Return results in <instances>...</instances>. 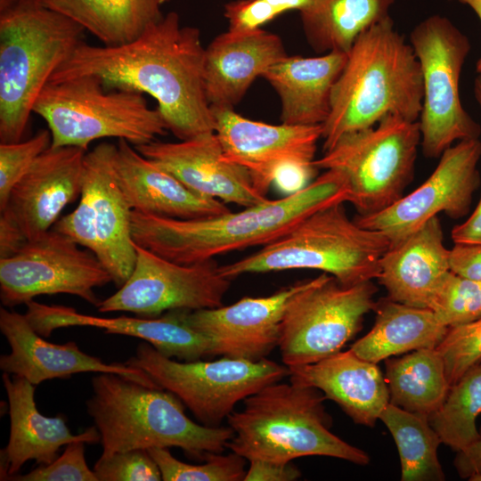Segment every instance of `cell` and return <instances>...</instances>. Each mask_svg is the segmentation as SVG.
I'll list each match as a JSON object with an SVG mask.
<instances>
[{
	"instance_id": "681fc988",
	"label": "cell",
	"mask_w": 481,
	"mask_h": 481,
	"mask_svg": "<svg viewBox=\"0 0 481 481\" xmlns=\"http://www.w3.org/2000/svg\"><path fill=\"white\" fill-rule=\"evenodd\" d=\"M475 481H481V477H477Z\"/></svg>"
},
{
	"instance_id": "4fadbf2b",
	"label": "cell",
	"mask_w": 481,
	"mask_h": 481,
	"mask_svg": "<svg viewBox=\"0 0 481 481\" xmlns=\"http://www.w3.org/2000/svg\"><path fill=\"white\" fill-rule=\"evenodd\" d=\"M115 151L116 144L104 142L86 153L79 202L53 228L92 251L119 288L133 272L136 250L133 209L118 179Z\"/></svg>"
},
{
	"instance_id": "d4e9b609",
	"label": "cell",
	"mask_w": 481,
	"mask_h": 481,
	"mask_svg": "<svg viewBox=\"0 0 481 481\" xmlns=\"http://www.w3.org/2000/svg\"><path fill=\"white\" fill-rule=\"evenodd\" d=\"M288 55L276 34L227 30L205 48V91L210 107L234 108L252 83Z\"/></svg>"
},
{
	"instance_id": "83f0119b",
	"label": "cell",
	"mask_w": 481,
	"mask_h": 481,
	"mask_svg": "<svg viewBox=\"0 0 481 481\" xmlns=\"http://www.w3.org/2000/svg\"><path fill=\"white\" fill-rule=\"evenodd\" d=\"M347 53L331 51L318 56L287 55L263 77L277 93L281 121L289 125H322L330 112L334 85Z\"/></svg>"
},
{
	"instance_id": "9c48e42d",
	"label": "cell",
	"mask_w": 481,
	"mask_h": 481,
	"mask_svg": "<svg viewBox=\"0 0 481 481\" xmlns=\"http://www.w3.org/2000/svg\"><path fill=\"white\" fill-rule=\"evenodd\" d=\"M420 140L418 121L388 115L373 126L343 135L314 165L343 172L349 202L359 216H369L404 196L413 179Z\"/></svg>"
},
{
	"instance_id": "7bdbcfd3",
	"label": "cell",
	"mask_w": 481,
	"mask_h": 481,
	"mask_svg": "<svg viewBox=\"0 0 481 481\" xmlns=\"http://www.w3.org/2000/svg\"><path fill=\"white\" fill-rule=\"evenodd\" d=\"M452 272L481 281V245L454 244L450 249Z\"/></svg>"
},
{
	"instance_id": "d590c367",
	"label": "cell",
	"mask_w": 481,
	"mask_h": 481,
	"mask_svg": "<svg viewBox=\"0 0 481 481\" xmlns=\"http://www.w3.org/2000/svg\"><path fill=\"white\" fill-rule=\"evenodd\" d=\"M447 328L472 322L481 317V281L449 271L429 306Z\"/></svg>"
},
{
	"instance_id": "6da1fadb",
	"label": "cell",
	"mask_w": 481,
	"mask_h": 481,
	"mask_svg": "<svg viewBox=\"0 0 481 481\" xmlns=\"http://www.w3.org/2000/svg\"><path fill=\"white\" fill-rule=\"evenodd\" d=\"M82 76L98 77L107 90L154 98L167 128L187 140L215 132L205 91V47L197 28L182 26L170 12L135 40L96 46L81 42L49 83Z\"/></svg>"
},
{
	"instance_id": "ffe728a7",
	"label": "cell",
	"mask_w": 481,
	"mask_h": 481,
	"mask_svg": "<svg viewBox=\"0 0 481 481\" xmlns=\"http://www.w3.org/2000/svg\"><path fill=\"white\" fill-rule=\"evenodd\" d=\"M135 147L202 196L244 208L268 200L247 169L224 158L215 132L175 143L154 140Z\"/></svg>"
},
{
	"instance_id": "603a6c76",
	"label": "cell",
	"mask_w": 481,
	"mask_h": 481,
	"mask_svg": "<svg viewBox=\"0 0 481 481\" xmlns=\"http://www.w3.org/2000/svg\"><path fill=\"white\" fill-rule=\"evenodd\" d=\"M2 379L9 403L10 436L1 450V480L17 474L29 460L39 465L53 462L60 448L71 442H101L95 426L73 435L62 414L43 415L35 402L36 386L26 379L4 372Z\"/></svg>"
},
{
	"instance_id": "5bb4252c",
	"label": "cell",
	"mask_w": 481,
	"mask_h": 481,
	"mask_svg": "<svg viewBox=\"0 0 481 481\" xmlns=\"http://www.w3.org/2000/svg\"><path fill=\"white\" fill-rule=\"evenodd\" d=\"M112 281L98 257L52 228L14 255L0 258L3 306L27 304L40 295L69 294L97 306L94 289Z\"/></svg>"
},
{
	"instance_id": "bcb514c9",
	"label": "cell",
	"mask_w": 481,
	"mask_h": 481,
	"mask_svg": "<svg viewBox=\"0 0 481 481\" xmlns=\"http://www.w3.org/2000/svg\"><path fill=\"white\" fill-rule=\"evenodd\" d=\"M451 237L454 244L481 245V197L468 219L452 228Z\"/></svg>"
},
{
	"instance_id": "4dcf8cb0",
	"label": "cell",
	"mask_w": 481,
	"mask_h": 481,
	"mask_svg": "<svg viewBox=\"0 0 481 481\" xmlns=\"http://www.w3.org/2000/svg\"><path fill=\"white\" fill-rule=\"evenodd\" d=\"M96 37L104 45H119L136 39L164 15L169 0H41Z\"/></svg>"
},
{
	"instance_id": "e575fe53",
	"label": "cell",
	"mask_w": 481,
	"mask_h": 481,
	"mask_svg": "<svg viewBox=\"0 0 481 481\" xmlns=\"http://www.w3.org/2000/svg\"><path fill=\"white\" fill-rule=\"evenodd\" d=\"M158 465L164 481H241L244 480L245 458L232 452H207L205 463L191 464L175 458L169 448L147 450Z\"/></svg>"
},
{
	"instance_id": "cb8c5ba5",
	"label": "cell",
	"mask_w": 481,
	"mask_h": 481,
	"mask_svg": "<svg viewBox=\"0 0 481 481\" xmlns=\"http://www.w3.org/2000/svg\"><path fill=\"white\" fill-rule=\"evenodd\" d=\"M114 166L133 210L176 219L208 217L230 211L224 202L189 189L126 140L116 143Z\"/></svg>"
},
{
	"instance_id": "7a4b0ae2",
	"label": "cell",
	"mask_w": 481,
	"mask_h": 481,
	"mask_svg": "<svg viewBox=\"0 0 481 481\" xmlns=\"http://www.w3.org/2000/svg\"><path fill=\"white\" fill-rule=\"evenodd\" d=\"M343 172L327 169L302 190L239 212L176 219L132 211L134 241L170 261L190 265L249 247L269 244L314 212L349 202Z\"/></svg>"
},
{
	"instance_id": "d6986e66",
	"label": "cell",
	"mask_w": 481,
	"mask_h": 481,
	"mask_svg": "<svg viewBox=\"0 0 481 481\" xmlns=\"http://www.w3.org/2000/svg\"><path fill=\"white\" fill-rule=\"evenodd\" d=\"M304 283L266 297H245L230 306L177 312L187 325L213 342L214 356L259 361L278 346L285 309Z\"/></svg>"
},
{
	"instance_id": "277c9868",
	"label": "cell",
	"mask_w": 481,
	"mask_h": 481,
	"mask_svg": "<svg viewBox=\"0 0 481 481\" xmlns=\"http://www.w3.org/2000/svg\"><path fill=\"white\" fill-rule=\"evenodd\" d=\"M92 387L86 410L101 435V458L136 449L178 447L203 460L207 452H222L233 436L229 426L192 420L184 404L167 390L114 373L94 376Z\"/></svg>"
},
{
	"instance_id": "f35d334b",
	"label": "cell",
	"mask_w": 481,
	"mask_h": 481,
	"mask_svg": "<svg viewBox=\"0 0 481 481\" xmlns=\"http://www.w3.org/2000/svg\"><path fill=\"white\" fill-rule=\"evenodd\" d=\"M98 481H159V469L147 450L136 449L99 458L94 466Z\"/></svg>"
},
{
	"instance_id": "4316f807",
	"label": "cell",
	"mask_w": 481,
	"mask_h": 481,
	"mask_svg": "<svg viewBox=\"0 0 481 481\" xmlns=\"http://www.w3.org/2000/svg\"><path fill=\"white\" fill-rule=\"evenodd\" d=\"M289 370V380L319 389L356 424L374 427L389 404L387 383L378 363L350 349Z\"/></svg>"
},
{
	"instance_id": "8fae6325",
	"label": "cell",
	"mask_w": 481,
	"mask_h": 481,
	"mask_svg": "<svg viewBox=\"0 0 481 481\" xmlns=\"http://www.w3.org/2000/svg\"><path fill=\"white\" fill-rule=\"evenodd\" d=\"M409 43L422 76L420 146L425 157L439 158L455 142L477 139L481 133L480 126L463 108L459 93L470 42L448 18L434 14L412 29Z\"/></svg>"
},
{
	"instance_id": "d6a6232c",
	"label": "cell",
	"mask_w": 481,
	"mask_h": 481,
	"mask_svg": "<svg viewBox=\"0 0 481 481\" xmlns=\"http://www.w3.org/2000/svg\"><path fill=\"white\" fill-rule=\"evenodd\" d=\"M392 435L401 462L402 481H443L437 456L441 439L428 418L388 404L379 416Z\"/></svg>"
},
{
	"instance_id": "9a60e30c",
	"label": "cell",
	"mask_w": 481,
	"mask_h": 481,
	"mask_svg": "<svg viewBox=\"0 0 481 481\" xmlns=\"http://www.w3.org/2000/svg\"><path fill=\"white\" fill-rule=\"evenodd\" d=\"M132 273L118 291L97 305L100 313L129 312L157 317L164 312L194 311L223 306L231 281L214 259L183 265L135 242Z\"/></svg>"
},
{
	"instance_id": "ab89813d",
	"label": "cell",
	"mask_w": 481,
	"mask_h": 481,
	"mask_svg": "<svg viewBox=\"0 0 481 481\" xmlns=\"http://www.w3.org/2000/svg\"><path fill=\"white\" fill-rule=\"evenodd\" d=\"M84 441H74L68 444L53 462L39 465L27 474H15L6 480L14 481H98L85 458Z\"/></svg>"
},
{
	"instance_id": "f546056e",
	"label": "cell",
	"mask_w": 481,
	"mask_h": 481,
	"mask_svg": "<svg viewBox=\"0 0 481 481\" xmlns=\"http://www.w3.org/2000/svg\"><path fill=\"white\" fill-rule=\"evenodd\" d=\"M395 0H311L300 20L306 38L318 53H348L357 37L389 16Z\"/></svg>"
},
{
	"instance_id": "30bf717a",
	"label": "cell",
	"mask_w": 481,
	"mask_h": 481,
	"mask_svg": "<svg viewBox=\"0 0 481 481\" xmlns=\"http://www.w3.org/2000/svg\"><path fill=\"white\" fill-rule=\"evenodd\" d=\"M125 363L145 371L159 387L174 394L200 424L209 427L219 426L239 402L289 375L288 366L267 358L176 361L146 341L139 343L135 355Z\"/></svg>"
},
{
	"instance_id": "e0dca14e",
	"label": "cell",
	"mask_w": 481,
	"mask_h": 481,
	"mask_svg": "<svg viewBox=\"0 0 481 481\" xmlns=\"http://www.w3.org/2000/svg\"><path fill=\"white\" fill-rule=\"evenodd\" d=\"M87 151L49 147L12 189L0 209V240L21 245L51 230L80 197Z\"/></svg>"
},
{
	"instance_id": "1f68e13d",
	"label": "cell",
	"mask_w": 481,
	"mask_h": 481,
	"mask_svg": "<svg viewBox=\"0 0 481 481\" xmlns=\"http://www.w3.org/2000/svg\"><path fill=\"white\" fill-rule=\"evenodd\" d=\"M385 361L390 404L427 418L439 409L451 386L436 348L419 349Z\"/></svg>"
},
{
	"instance_id": "2e32d148",
	"label": "cell",
	"mask_w": 481,
	"mask_h": 481,
	"mask_svg": "<svg viewBox=\"0 0 481 481\" xmlns=\"http://www.w3.org/2000/svg\"><path fill=\"white\" fill-rule=\"evenodd\" d=\"M481 141L457 142L439 157L432 174L418 188L386 209L357 216L361 226L385 235L395 245L423 226L439 213L453 219L465 216L480 185L478 163Z\"/></svg>"
},
{
	"instance_id": "f6af8a7d",
	"label": "cell",
	"mask_w": 481,
	"mask_h": 481,
	"mask_svg": "<svg viewBox=\"0 0 481 481\" xmlns=\"http://www.w3.org/2000/svg\"><path fill=\"white\" fill-rule=\"evenodd\" d=\"M453 465L461 478L475 481L481 477V427L478 438L465 450L457 452Z\"/></svg>"
},
{
	"instance_id": "484cf974",
	"label": "cell",
	"mask_w": 481,
	"mask_h": 481,
	"mask_svg": "<svg viewBox=\"0 0 481 481\" xmlns=\"http://www.w3.org/2000/svg\"><path fill=\"white\" fill-rule=\"evenodd\" d=\"M450 269V249L444 243L437 216L392 245L379 261V282L387 298L412 306L429 308Z\"/></svg>"
},
{
	"instance_id": "74e56055",
	"label": "cell",
	"mask_w": 481,
	"mask_h": 481,
	"mask_svg": "<svg viewBox=\"0 0 481 481\" xmlns=\"http://www.w3.org/2000/svg\"><path fill=\"white\" fill-rule=\"evenodd\" d=\"M436 349L444 360L452 386L481 362V317L468 324L449 328Z\"/></svg>"
},
{
	"instance_id": "ac0fdd59",
	"label": "cell",
	"mask_w": 481,
	"mask_h": 481,
	"mask_svg": "<svg viewBox=\"0 0 481 481\" xmlns=\"http://www.w3.org/2000/svg\"><path fill=\"white\" fill-rule=\"evenodd\" d=\"M224 158L247 169L266 194L275 174L293 163L312 164L322 126L273 125L249 119L233 108L211 107Z\"/></svg>"
},
{
	"instance_id": "c3c4849f",
	"label": "cell",
	"mask_w": 481,
	"mask_h": 481,
	"mask_svg": "<svg viewBox=\"0 0 481 481\" xmlns=\"http://www.w3.org/2000/svg\"><path fill=\"white\" fill-rule=\"evenodd\" d=\"M474 94L475 98L481 109V73H477V76L474 82Z\"/></svg>"
},
{
	"instance_id": "5b68a950",
	"label": "cell",
	"mask_w": 481,
	"mask_h": 481,
	"mask_svg": "<svg viewBox=\"0 0 481 481\" xmlns=\"http://www.w3.org/2000/svg\"><path fill=\"white\" fill-rule=\"evenodd\" d=\"M324 395L289 380L265 386L243 400L227 418L233 431L226 447L246 460L289 463L306 456H327L367 465L370 456L330 431Z\"/></svg>"
},
{
	"instance_id": "7c38bea8",
	"label": "cell",
	"mask_w": 481,
	"mask_h": 481,
	"mask_svg": "<svg viewBox=\"0 0 481 481\" xmlns=\"http://www.w3.org/2000/svg\"><path fill=\"white\" fill-rule=\"evenodd\" d=\"M377 291L372 281L346 286L325 273L306 280L282 318L278 347L283 364H311L341 351L374 310Z\"/></svg>"
},
{
	"instance_id": "52a82bcc",
	"label": "cell",
	"mask_w": 481,
	"mask_h": 481,
	"mask_svg": "<svg viewBox=\"0 0 481 481\" xmlns=\"http://www.w3.org/2000/svg\"><path fill=\"white\" fill-rule=\"evenodd\" d=\"M343 204L314 212L257 252L219 265L220 273L232 280L245 273L309 269L346 286L377 279L390 242L381 232L351 220Z\"/></svg>"
},
{
	"instance_id": "3957f363",
	"label": "cell",
	"mask_w": 481,
	"mask_h": 481,
	"mask_svg": "<svg viewBox=\"0 0 481 481\" xmlns=\"http://www.w3.org/2000/svg\"><path fill=\"white\" fill-rule=\"evenodd\" d=\"M422 97L419 61L389 15L362 33L347 53L322 125L323 152L343 135L388 115L418 121Z\"/></svg>"
},
{
	"instance_id": "7dc6e473",
	"label": "cell",
	"mask_w": 481,
	"mask_h": 481,
	"mask_svg": "<svg viewBox=\"0 0 481 481\" xmlns=\"http://www.w3.org/2000/svg\"><path fill=\"white\" fill-rule=\"evenodd\" d=\"M455 1L470 7L474 11V12L477 15L479 20H481V0H455ZM476 69L477 73H481V57L477 61Z\"/></svg>"
},
{
	"instance_id": "836d02e7",
	"label": "cell",
	"mask_w": 481,
	"mask_h": 481,
	"mask_svg": "<svg viewBox=\"0 0 481 481\" xmlns=\"http://www.w3.org/2000/svg\"><path fill=\"white\" fill-rule=\"evenodd\" d=\"M480 414L481 362L450 387L443 404L428 417V420L442 444L457 452L478 438L476 422Z\"/></svg>"
},
{
	"instance_id": "8d00e7d4",
	"label": "cell",
	"mask_w": 481,
	"mask_h": 481,
	"mask_svg": "<svg viewBox=\"0 0 481 481\" xmlns=\"http://www.w3.org/2000/svg\"><path fill=\"white\" fill-rule=\"evenodd\" d=\"M51 143L49 129H41L28 140L0 143V209L5 205L14 185L51 146Z\"/></svg>"
},
{
	"instance_id": "60d3db41",
	"label": "cell",
	"mask_w": 481,
	"mask_h": 481,
	"mask_svg": "<svg viewBox=\"0 0 481 481\" xmlns=\"http://www.w3.org/2000/svg\"><path fill=\"white\" fill-rule=\"evenodd\" d=\"M310 2L311 0H243V15L252 29H262L284 12H300Z\"/></svg>"
},
{
	"instance_id": "ba28073f",
	"label": "cell",
	"mask_w": 481,
	"mask_h": 481,
	"mask_svg": "<svg viewBox=\"0 0 481 481\" xmlns=\"http://www.w3.org/2000/svg\"><path fill=\"white\" fill-rule=\"evenodd\" d=\"M33 112L47 123L53 148L87 151L92 142L102 138L122 139L138 146L168 131L159 110L148 105L143 94L107 90L94 76L48 82Z\"/></svg>"
},
{
	"instance_id": "ee69618b",
	"label": "cell",
	"mask_w": 481,
	"mask_h": 481,
	"mask_svg": "<svg viewBox=\"0 0 481 481\" xmlns=\"http://www.w3.org/2000/svg\"><path fill=\"white\" fill-rule=\"evenodd\" d=\"M317 170L314 163L288 164L275 174L273 184L281 192L292 194L309 184Z\"/></svg>"
},
{
	"instance_id": "b9f144b4",
	"label": "cell",
	"mask_w": 481,
	"mask_h": 481,
	"mask_svg": "<svg viewBox=\"0 0 481 481\" xmlns=\"http://www.w3.org/2000/svg\"><path fill=\"white\" fill-rule=\"evenodd\" d=\"M300 477V470L291 462L252 460L249 461L244 481H293Z\"/></svg>"
},
{
	"instance_id": "f1b7e54d",
	"label": "cell",
	"mask_w": 481,
	"mask_h": 481,
	"mask_svg": "<svg viewBox=\"0 0 481 481\" xmlns=\"http://www.w3.org/2000/svg\"><path fill=\"white\" fill-rule=\"evenodd\" d=\"M374 310L371 330L350 347L355 355L374 363L419 349L436 348L449 329L431 309L388 298L377 302Z\"/></svg>"
},
{
	"instance_id": "8992f818",
	"label": "cell",
	"mask_w": 481,
	"mask_h": 481,
	"mask_svg": "<svg viewBox=\"0 0 481 481\" xmlns=\"http://www.w3.org/2000/svg\"><path fill=\"white\" fill-rule=\"evenodd\" d=\"M0 3V143H15L41 91L86 29L41 0Z\"/></svg>"
},
{
	"instance_id": "44dd1931",
	"label": "cell",
	"mask_w": 481,
	"mask_h": 481,
	"mask_svg": "<svg viewBox=\"0 0 481 481\" xmlns=\"http://www.w3.org/2000/svg\"><path fill=\"white\" fill-rule=\"evenodd\" d=\"M0 330L11 352L0 356V369L37 386L53 379H69L81 372L114 373L149 387H159L143 370L126 363H108L80 350L75 341L54 344L31 326L25 314L1 306Z\"/></svg>"
},
{
	"instance_id": "7402d4cb",
	"label": "cell",
	"mask_w": 481,
	"mask_h": 481,
	"mask_svg": "<svg viewBox=\"0 0 481 481\" xmlns=\"http://www.w3.org/2000/svg\"><path fill=\"white\" fill-rule=\"evenodd\" d=\"M25 314L33 329L45 338L60 328L84 326L104 330L106 334L135 337L146 341L159 353L180 361H195L214 356V344L194 330L177 311L161 317H100L78 313L64 306L45 305L31 300Z\"/></svg>"
}]
</instances>
